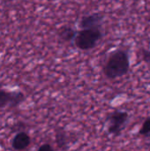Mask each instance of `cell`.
I'll use <instances>...</instances> for the list:
<instances>
[{"label": "cell", "mask_w": 150, "mask_h": 151, "mask_svg": "<svg viewBox=\"0 0 150 151\" xmlns=\"http://www.w3.org/2000/svg\"><path fill=\"white\" fill-rule=\"evenodd\" d=\"M130 67L129 50L127 49L118 48L108 55L103 65V73L106 78L115 80L126 76L129 73Z\"/></svg>", "instance_id": "obj_1"}, {"label": "cell", "mask_w": 150, "mask_h": 151, "mask_svg": "<svg viewBox=\"0 0 150 151\" xmlns=\"http://www.w3.org/2000/svg\"><path fill=\"white\" fill-rule=\"evenodd\" d=\"M103 35V28L80 30L74 40V44L81 50H89L97 46Z\"/></svg>", "instance_id": "obj_2"}, {"label": "cell", "mask_w": 150, "mask_h": 151, "mask_svg": "<svg viewBox=\"0 0 150 151\" xmlns=\"http://www.w3.org/2000/svg\"><path fill=\"white\" fill-rule=\"evenodd\" d=\"M105 121L108 134L118 137L126 129L129 122V113L125 111L115 110L106 116Z\"/></svg>", "instance_id": "obj_3"}, {"label": "cell", "mask_w": 150, "mask_h": 151, "mask_svg": "<svg viewBox=\"0 0 150 151\" xmlns=\"http://www.w3.org/2000/svg\"><path fill=\"white\" fill-rule=\"evenodd\" d=\"M105 19V14L103 12H93L81 17L79 22V28L85 29H98L103 28V24Z\"/></svg>", "instance_id": "obj_4"}, {"label": "cell", "mask_w": 150, "mask_h": 151, "mask_svg": "<svg viewBox=\"0 0 150 151\" xmlns=\"http://www.w3.org/2000/svg\"><path fill=\"white\" fill-rule=\"evenodd\" d=\"M31 144V137L25 131L18 132L11 140V147L14 150L23 151Z\"/></svg>", "instance_id": "obj_5"}, {"label": "cell", "mask_w": 150, "mask_h": 151, "mask_svg": "<svg viewBox=\"0 0 150 151\" xmlns=\"http://www.w3.org/2000/svg\"><path fill=\"white\" fill-rule=\"evenodd\" d=\"M77 34H78L77 30H75L72 27L67 25L62 26L57 30V37L59 38L60 41L65 42H74Z\"/></svg>", "instance_id": "obj_6"}, {"label": "cell", "mask_w": 150, "mask_h": 151, "mask_svg": "<svg viewBox=\"0 0 150 151\" xmlns=\"http://www.w3.org/2000/svg\"><path fill=\"white\" fill-rule=\"evenodd\" d=\"M55 142L57 148L61 150H66L70 146V137L63 128H57L55 134Z\"/></svg>", "instance_id": "obj_7"}, {"label": "cell", "mask_w": 150, "mask_h": 151, "mask_svg": "<svg viewBox=\"0 0 150 151\" xmlns=\"http://www.w3.org/2000/svg\"><path fill=\"white\" fill-rule=\"evenodd\" d=\"M26 101L25 94L20 90H14L11 92V102L9 107L11 108H17L22 103Z\"/></svg>", "instance_id": "obj_8"}, {"label": "cell", "mask_w": 150, "mask_h": 151, "mask_svg": "<svg viewBox=\"0 0 150 151\" xmlns=\"http://www.w3.org/2000/svg\"><path fill=\"white\" fill-rule=\"evenodd\" d=\"M11 92L0 88V109H4L10 105Z\"/></svg>", "instance_id": "obj_9"}, {"label": "cell", "mask_w": 150, "mask_h": 151, "mask_svg": "<svg viewBox=\"0 0 150 151\" xmlns=\"http://www.w3.org/2000/svg\"><path fill=\"white\" fill-rule=\"evenodd\" d=\"M139 134L141 136H149L150 135V117L145 119L141 127L139 130Z\"/></svg>", "instance_id": "obj_10"}, {"label": "cell", "mask_w": 150, "mask_h": 151, "mask_svg": "<svg viewBox=\"0 0 150 151\" xmlns=\"http://www.w3.org/2000/svg\"><path fill=\"white\" fill-rule=\"evenodd\" d=\"M141 57H142V60L145 63H150V50H147L145 48L141 49Z\"/></svg>", "instance_id": "obj_11"}, {"label": "cell", "mask_w": 150, "mask_h": 151, "mask_svg": "<svg viewBox=\"0 0 150 151\" xmlns=\"http://www.w3.org/2000/svg\"><path fill=\"white\" fill-rule=\"evenodd\" d=\"M36 151H55V150L53 149V147L50 144L44 143V144L41 145Z\"/></svg>", "instance_id": "obj_12"}]
</instances>
